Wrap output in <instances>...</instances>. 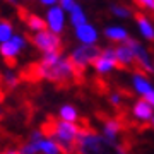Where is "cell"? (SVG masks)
I'll list each match as a JSON object with an SVG mask.
<instances>
[{
    "mask_svg": "<svg viewBox=\"0 0 154 154\" xmlns=\"http://www.w3.org/2000/svg\"><path fill=\"white\" fill-rule=\"evenodd\" d=\"M2 154H19V149H12V147H9V149H5Z\"/></svg>",
    "mask_w": 154,
    "mask_h": 154,
    "instance_id": "83f0119b",
    "label": "cell"
},
{
    "mask_svg": "<svg viewBox=\"0 0 154 154\" xmlns=\"http://www.w3.org/2000/svg\"><path fill=\"white\" fill-rule=\"evenodd\" d=\"M75 38L81 41V45H96L98 43V31L91 24H84L75 28Z\"/></svg>",
    "mask_w": 154,
    "mask_h": 154,
    "instance_id": "9a60e30c",
    "label": "cell"
},
{
    "mask_svg": "<svg viewBox=\"0 0 154 154\" xmlns=\"http://www.w3.org/2000/svg\"><path fill=\"white\" fill-rule=\"evenodd\" d=\"M108 103H110L113 108H118V106L123 103V96H122L120 93H111L110 96H108Z\"/></svg>",
    "mask_w": 154,
    "mask_h": 154,
    "instance_id": "d4e9b609",
    "label": "cell"
},
{
    "mask_svg": "<svg viewBox=\"0 0 154 154\" xmlns=\"http://www.w3.org/2000/svg\"><path fill=\"white\" fill-rule=\"evenodd\" d=\"M29 41L41 51V53H55V51H62V38L60 34L51 33L50 29L41 31V33H34L33 36H29Z\"/></svg>",
    "mask_w": 154,
    "mask_h": 154,
    "instance_id": "5b68a950",
    "label": "cell"
},
{
    "mask_svg": "<svg viewBox=\"0 0 154 154\" xmlns=\"http://www.w3.org/2000/svg\"><path fill=\"white\" fill-rule=\"evenodd\" d=\"M2 81H4V84H5L9 89H14L17 84H19V75L9 70V72H5V74L2 75Z\"/></svg>",
    "mask_w": 154,
    "mask_h": 154,
    "instance_id": "603a6c76",
    "label": "cell"
},
{
    "mask_svg": "<svg viewBox=\"0 0 154 154\" xmlns=\"http://www.w3.org/2000/svg\"><path fill=\"white\" fill-rule=\"evenodd\" d=\"M38 151L39 154H63L58 142L50 135H45L41 140H38Z\"/></svg>",
    "mask_w": 154,
    "mask_h": 154,
    "instance_id": "e0dca14e",
    "label": "cell"
},
{
    "mask_svg": "<svg viewBox=\"0 0 154 154\" xmlns=\"http://www.w3.org/2000/svg\"><path fill=\"white\" fill-rule=\"evenodd\" d=\"M70 22H72V26H74V28H79V26L88 24V22H86V16H84L82 9H81L79 5H75L74 9H72V12H70Z\"/></svg>",
    "mask_w": 154,
    "mask_h": 154,
    "instance_id": "ffe728a7",
    "label": "cell"
},
{
    "mask_svg": "<svg viewBox=\"0 0 154 154\" xmlns=\"http://www.w3.org/2000/svg\"><path fill=\"white\" fill-rule=\"evenodd\" d=\"M26 45H28V41H26L24 36H21V34H14L7 43L0 45V55L5 58L7 63H14L16 58H17V55L26 48Z\"/></svg>",
    "mask_w": 154,
    "mask_h": 154,
    "instance_id": "ba28073f",
    "label": "cell"
},
{
    "mask_svg": "<svg viewBox=\"0 0 154 154\" xmlns=\"http://www.w3.org/2000/svg\"><path fill=\"white\" fill-rule=\"evenodd\" d=\"M0 154H2V152H0Z\"/></svg>",
    "mask_w": 154,
    "mask_h": 154,
    "instance_id": "d6a6232c",
    "label": "cell"
},
{
    "mask_svg": "<svg viewBox=\"0 0 154 154\" xmlns=\"http://www.w3.org/2000/svg\"><path fill=\"white\" fill-rule=\"evenodd\" d=\"M2 115H4V113H2V110H0V118H2Z\"/></svg>",
    "mask_w": 154,
    "mask_h": 154,
    "instance_id": "1f68e13d",
    "label": "cell"
},
{
    "mask_svg": "<svg viewBox=\"0 0 154 154\" xmlns=\"http://www.w3.org/2000/svg\"><path fill=\"white\" fill-rule=\"evenodd\" d=\"M31 72L36 79H45L53 84H69L81 75L72 65L69 57H63L62 51L45 53L38 63L31 67Z\"/></svg>",
    "mask_w": 154,
    "mask_h": 154,
    "instance_id": "6da1fadb",
    "label": "cell"
},
{
    "mask_svg": "<svg viewBox=\"0 0 154 154\" xmlns=\"http://www.w3.org/2000/svg\"><path fill=\"white\" fill-rule=\"evenodd\" d=\"M45 135H46V134H45L43 130H38V128H36V130H33V132L29 134V140H33V142H38V140H41Z\"/></svg>",
    "mask_w": 154,
    "mask_h": 154,
    "instance_id": "484cf974",
    "label": "cell"
},
{
    "mask_svg": "<svg viewBox=\"0 0 154 154\" xmlns=\"http://www.w3.org/2000/svg\"><path fill=\"white\" fill-rule=\"evenodd\" d=\"M122 132H123V125L118 118H108L101 125V135L113 144H120Z\"/></svg>",
    "mask_w": 154,
    "mask_h": 154,
    "instance_id": "8fae6325",
    "label": "cell"
},
{
    "mask_svg": "<svg viewBox=\"0 0 154 154\" xmlns=\"http://www.w3.org/2000/svg\"><path fill=\"white\" fill-rule=\"evenodd\" d=\"M77 154H127V149L122 144H113L106 140L101 132L84 128L82 135L75 147Z\"/></svg>",
    "mask_w": 154,
    "mask_h": 154,
    "instance_id": "7a4b0ae2",
    "label": "cell"
},
{
    "mask_svg": "<svg viewBox=\"0 0 154 154\" xmlns=\"http://www.w3.org/2000/svg\"><path fill=\"white\" fill-rule=\"evenodd\" d=\"M17 12H19V17L26 22L29 31H34V33H41V31H46L48 29V22L38 17L36 14H29L24 7H17Z\"/></svg>",
    "mask_w": 154,
    "mask_h": 154,
    "instance_id": "7c38bea8",
    "label": "cell"
},
{
    "mask_svg": "<svg viewBox=\"0 0 154 154\" xmlns=\"http://www.w3.org/2000/svg\"><path fill=\"white\" fill-rule=\"evenodd\" d=\"M19 154H39L38 142H33V140H29L28 139V140L19 147Z\"/></svg>",
    "mask_w": 154,
    "mask_h": 154,
    "instance_id": "7402d4cb",
    "label": "cell"
},
{
    "mask_svg": "<svg viewBox=\"0 0 154 154\" xmlns=\"http://www.w3.org/2000/svg\"><path fill=\"white\" fill-rule=\"evenodd\" d=\"M93 69L98 75H110L113 70L120 69L118 62H116V57H115V48H105L101 51V55L96 58V62L93 63Z\"/></svg>",
    "mask_w": 154,
    "mask_h": 154,
    "instance_id": "52a82bcc",
    "label": "cell"
},
{
    "mask_svg": "<svg viewBox=\"0 0 154 154\" xmlns=\"http://www.w3.org/2000/svg\"><path fill=\"white\" fill-rule=\"evenodd\" d=\"M132 91L137 94L139 98H147L149 94L154 91V86L151 82V79L147 77L146 72H140V70H135L132 75Z\"/></svg>",
    "mask_w": 154,
    "mask_h": 154,
    "instance_id": "30bf717a",
    "label": "cell"
},
{
    "mask_svg": "<svg viewBox=\"0 0 154 154\" xmlns=\"http://www.w3.org/2000/svg\"><path fill=\"white\" fill-rule=\"evenodd\" d=\"M151 127H152V128H154V118H152V120H151Z\"/></svg>",
    "mask_w": 154,
    "mask_h": 154,
    "instance_id": "4dcf8cb0",
    "label": "cell"
},
{
    "mask_svg": "<svg viewBox=\"0 0 154 154\" xmlns=\"http://www.w3.org/2000/svg\"><path fill=\"white\" fill-rule=\"evenodd\" d=\"M111 12H113L115 16H118V17H130V16H134L127 7H122V5H113L111 7Z\"/></svg>",
    "mask_w": 154,
    "mask_h": 154,
    "instance_id": "cb8c5ba5",
    "label": "cell"
},
{
    "mask_svg": "<svg viewBox=\"0 0 154 154\" xmlns=\"http://www.w3.org/2000/svg\"><path fill=\"white\" fill-rule=\"evenodd\" d=\"M82 132H84V128L79 123L55 120V122H51V125H50L48 135L53 137L58 142V146L62 147L63 154H74Z\"/></svg>",
    "mask_w": 154,
    "mask_h": 154,
    "instance_id": "3957f363",
    "label": "cell"
},
{
    "mask_svg": "<svg viewBox=\"0 0 154 154\" xmlns=\"http://www.w3.org/2000/svg\"><path fill=\"white\" fill-rule=\"evenodd\" d=\"M146 99H147L149 103H151V106H152V108H154V91H152V93H151V94H149V96H147V98H146Z\"/></svg>",
    "mask_w": 154,
    "mask_h": 154,
    "instance_id": "f1b7e54d",
    "label": "cell"
},
{
    "mask_svg": "<svg viewBox=\"0 0 154 154\" xmlns=\"http://www.w3.org/2000/svg\"><path fill=\"white\" fill-rule=\"evenodd\" d=\"M134 51V57H135V67H137V70L140 72H146V74H151L154 72V62L151 60V55H149V51L144 48L142 45L139 43L137 39L134 38H128L125 41Z\"/></svg>",
    "mask_w": 154,
    "mask_h": 154,
    "instance_id": "8992f818",
    "label": "cell"
},
{
    "mask_svg": "<svg viewBox=\"0 0 154 154\" xmlns=\"http://www.w3.org/2000/svg\"><path fill=\"white\" fill-rule=\"evenodd\" d=\"M41 4H46V5H53V4H57V0H39Z\"/></svg>",
    "mask_w": 154,
    "mask_h": 154,
    "instance_id": "f546056e",
    "label": "cell"
},
{
    "mask_svg": "<svg viewBox=\"0 0 154 154\" xmlns=\"http://www.w3.org/2000/svg\"><path fill=\"white\" fill-rule=\"evenodd\" d=\"M79 110L74 105H62L58 110V120L63 122H70V123H79Z\"/></svg>",
    "mask_w": 154,
    "mask_h": 154,
    "instance_id": "d6986e66",
    "label": "cell"
},
{
    "mask_svg": "<svg viewBox=\"0 0 154 154\" xmlns=\"http://www.w3.org/2000/svg\"><path fill=\"white\" fill-rule=\"evenodd\" d=\"M115 57L120 69H130V67H135V57H134L132 48L127 43L116 45L115 46Z\"/></svg>",
    "mask_w": 154,
    "mask_h": 154,
    "instance_id": "5bb4252c",
    "label": "cell"
},
{
    "mask_svg": "<svg viewBox=\"0 0 154 154\" xmlns=\"http://www.w3.org/2000/svg\"><path fill=\"white\" fill-rule=\"evenodd\" d=\"M103 50L99 48L98 45H81L77 48L72 50V53L69 55L72 65L75 67V70L79 74H82L88 67H93V63L96 62Z\"/></svg>",
    "mask_w": 154,
    "mask_h": 154,
    "instance_id": "277c9868",
    "label": "cell"
},
{
    "mask_svg": "<svg viewBox=\"0 0 154 154\" xmlns=\"http://www.w3.org/2000/svg\"><path fill=\"white\" fill-rule=\"evenodd\" d=\"M134 17H135V21H137L139 31H140V34L144 36V39L154 43V24L144 16L142 12H134Z\"/></svg>",
    "mask_w": 154,
    "mask_h": 154,
    "instance_id": "2e32d148",
    "label": "cell"
},
{
    "mask_svg": "<svg viewBox=\"0 0 154 154\" xmlns=\"http://www.w3.org/2000/svg\"><path fill=\"white\" fill-rule=\"evenodd\" d=\"M60 5H62V9L63 11H69V12H72V9L77 5L74 0H60Z\"/></svg>",
    "mask_w": 154,
    "mask_h": 154,
    "instance_id": "4316f807",
    "label": "cell"
},
{
    "mask_svg": "<svg viewBox=\"0 0 154 154\" xmlns=\"http://www.w3.org/2000/svg\"><path fill=\"white\" fill-rule=\"evenodd\" d=\"M14 36L12 33V24L9 21H0V45L7 43Z\"/></svg>",
    "mask_w": 154,
    "mask_h": 154,
    "instance_id": "44dd1931",
    "label": "cell"
},
{
    "mask_svg": "<svg viewBox=\"0 0 154 154\" xmlns=\"http://www.w3.org/2000/svg\"><path fill=\"white\" fill-rule=\"evenodd\" d=\"M132 116L139 123H149L151 125V120L154 118V108L151 106L147 99L139 98L132 105Z\"/></svg>",
    "mask_w": 154,
    "mask_h": 154,
    "instance_id": "9c48e42d",
    "label": "cell"
},
{
    "mask_svg": "<svg viewBox=\"0 0 154 154\" xmlns=\"http://www.w3.org/2000/svg\"><path fill=\"white\" fill-rule=\"evenodd\" d=\"M46 22H48V29L51 33L60 34L65 28V17H63V9L62 7H51L46 14Z\"/></svg>",
    "mask_w": 154,
    "mask_h": 154,
    "instance_id": "4fadbf2b",
    "label": "cell"
},
{
    "mask_svg": "<svg viewBox=\"0 0 154 154\" xmlns=\"http://www.w3.org/2000/svg\"><path fill=\"white\" fill-rule=\"evenodd\" d=\"M105 38L110 39L111 43H125L127 39L130 38L128 33H127L125 28H120V26H111V28H106L105 29Z\"/></svg>",
    "mask_w": 154,
    "mask_h": 154,
    "instance_id": "ac0fdd59",
    "label": "cell"
}]
</instances>
